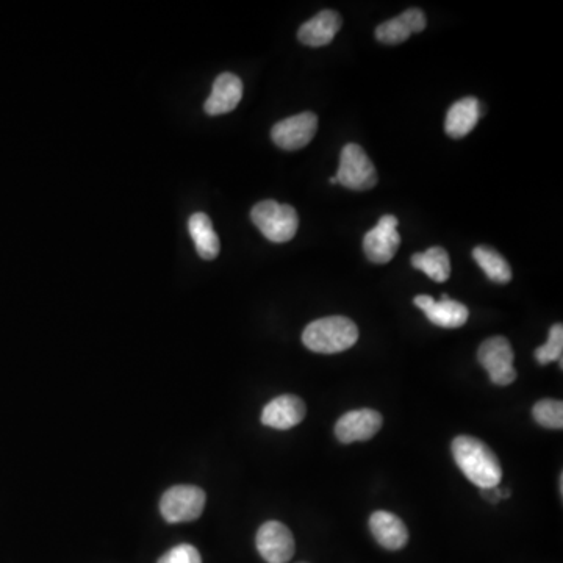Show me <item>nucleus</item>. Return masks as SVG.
<instances>
[{
	"mask_svg": "<svg viewBox=\"0 0 563 563\" xmlns=\"http://www.w3.org/2000/svg\"><path fill=\"white\" fill-rule=\"evenodd\" d=\"M157 563H202V559L198 549L183 543V545L169 549L168 553L163 554Z\"/></svg>",
	"mask_w": 563,
	"mask_h": 563,
	"instance_id": "obj_23",
	"label": "nucleus"
},
{
	"mask_svg": "<svg viewBox=\"0 0 563 563\" xmlns=\"http://www.w3.org/2000/svg\"><path fill=\"white\" fill-rule=\"evenodd\" d=\"M205 496L196 485H176L169 488L160 501V512L168 523H187L198 520L204 512Z\"/></svg>",
	"mask_w": 563,
	"mask_h": 563,
	"instance_id": "obj_5",
	"label": "nucleus"
},
{
	"mask_svg": "<svg viewBox=\"0 0 563 563\" xmlns=\"http://www.w3.org/2000/svg\"><path fill=\"white\" fill-rule=\"evenodd\" d=\"M359 340L356 323L345 316H327L313 321L302 334L305 348L318 354H338Z\"/></svg>",
	"mask_w": 563,
	"mask_h": 563,
	"instance_id": "obj_2",
	"label": "nucleus"
},
{
	"mask_svg": "<svg viewBox=\"0 0 563 563\" xmlns=\"http://www.w3.org/2000/svg\"><path fill=\"white\" fill-rule=\"evenodd\" d=\"M341 26H343V19L337 11H320L318 15L313 16L299 29L298 38L305 46H327V44L332 43Z\"/></svg>",
	"mask_w": 563,
	"mask_h": 563,
	"instance_id": "obj_16",
	"label": "nucleus"
},
{
	"mask_svg": "<svg viewBox=\"0 0 563 563\" xmlns=\"http://www.w3.org/2000/svg\"><path fill=\"white\" fill-rule=\"evenodd\" d=\"M481 495L492 504H498L501 499H504L503 490L499 487L482 488Z\"/></svg>",
	"mask_w": 563,
	"mask_h": 563,
	"instance_id": "obj_24",
	"label": "nucleus"
},
{
	"mask_svg": "<svg viewBox=\"0 0 563 563\" xmlns=\"http://www.w3.org/2000/svg\"><path fill=\"white\" fill-rule=\"evenodd\" d=\"M426 15L420 8H410L404 11L398 18L390 19V21L382 22L381 26L376 29V38L384 44L404 43L409 40L413 33H421L426 29Z\"/></svg>",
	"mask_w": 563,
	"mask_h": 563,
	"instance_id": "obj_14",
	"label": "nucleus"
},
{
	"mask_svg": "<svg viewBox=\"0 0 563 563\" xmlns=\"http://www.w3.org/2000/svg\"><path fill=\"white\" fill-rule=\"evenodd\" d=\"M370 529L376 542L382 548L390 549V551H398L409 542V531H407L406 524L402 523L401 518L396 517L395 513L385 512V510L374 512L370 518Z\"/></svg>",
	"mask_w": 563,
	"mask_h": 563,
	"instance_id": "obj_15",
	"label": "nucleus"
},
{
	"mask_svg": "<svg viewBox=\"0 0 563 563\" xmlns=\"http://www.w3.org/2000/svg\"><path fill=\"white\" fill-rule=\"evenodd\" d=\"M329 182L332 183V185H335V183H338L337 179H335V177H330Z\"/></svg>",
	"mask_w": 563,
	"mask_h": 563,
	"instance_id": "obj_25",
	"label": "nucleus"
},
{
	"mask_svg": "<svg viewBox=\"0 0 563 563\" xmlns=\"http://www.w3.org/2000/svg\"><path fill=\"white\" fill-rule=\"evenodd\" d=\"M481 115V102L477 101L476 97H463L449 108L448 115H446L445 132L456 140L467 137L468 133L476 127Z\"/></svg>",
	"mask_w": 563,
	"mask_h": 563,
	"instance_id": "obj_17",
	"label": "nucleus"
},
{
	"mask_svg": "<svg viewBox=\"0 0 563 563\" xmlns=\"http://www.w3.org/2000/svg\"><path fill=\"white\" fill-rule=\"evenodd\" d=\"M243 99V82L232 72H224L213 83V90L207 102L205 113L210 116L234 112Z\"/></svg>",
	"mask_w": 563,
	"mask_h": 563,
	"instance_id": "obj_13",
	"label": "nucleus"
},
{
	"mask_svg": "<svg viewBox=\"0 0 563 563\" xmlns=\"http://www.w3.org/2000/svg\"><path fill=\"white\" fill-rule=\"evenodd\" d=\"M396 227H398V218L385 215L379 219L377 226L365 235L363 251L370 262L384 265L395 257L401 244V235L398 234Z\"/></svg>",
	"mask_w": 563,
	"mask_h": 563,
	"instance_id": "obj_8",
	"label": "nucleus"
},
{
	"mask_svg": "<svg viewBox=\"0 0 563 563\" xmlns=\"http://www.w3.org/2000/svg\"><path fill=\"white\" fill-rule=\"evenodd\" d=\"M563 352V326L562 324H554L549 330V338L545 345L535 351V359L540 365H548V363L559 362L562 366Z\"/></svg>",
	"mask_w": 563,
	"mask_h": 563,
	"instance_id": "obj_22",
	"label": "nucleus"
},
{
	"mask_svg": "<svg viewBox=\"0 0 563 563\" xmlns=\"http://www.w3.org/2000/svg\"><path fill=\"white\" fill-rule=\"evenodd\" d=\"M337 182L354 191H366L376 187L377 173L370 157L359 144H346L341 151Z\"/></svg>",
	"mask_w": 563,
	"mask_h": 563,
	"instance_id": "obj_4",
	"label": "nucleus"
},
{
	"mask_svg": "<svg viewBox=\"0 0 563 563\" xmlns=\"http://www.w3.org/2000/svg\"><path fill=\"white\" fill-rule=\"evenodd\" d=\"M473 259L481 266L485 276L496 284H509L512 280V269L509 263L495 249L488 246H476L473 249Z\"/></svg>",
	"mask_w": 563,
	"mask_h": 563,
	"instance_id": "obj_20",
	"label": "nucleus"
},
{
	"mask_svg": "<svg viewBox=\"0 0 563 563\" xmlns=\"http://www.w3.org/2000/svg\"><path fill=\"white\" fill-rule=\"evenodd\" d=\"M188 230H190L191 238L196 244V251L199 257L204 260H213L218 257L221 251L218 234L213 227L212 219L208 218L205 213H194L188 221Z\"/></svg>",
	"mask_w": 563,
	"mask_h": 563,
	"instance_id": "obj_18",
	"label": "nucleus"
},
{
	"mask_svg": "<svg viewBox=\"0 0 563 563\" xmlns=\"http://www.w3.org/2000/svg\"><path fill=\"white\" fill-rule=\"evenodd\" d=\"M305 413H307V409H305L304 401L298 396H277L263 409L262 423L277 431H288L304 420Z\"/></svg>",
	"mask_w": 563,
	"mask_h": 563,
	"instance_id": "obj_12",
	"label": "nucleus"
},
{
	"mask_svg": "<svg viewBox=\"0 0 563 563\" xmlns=\"http://www.w3.org/2000/svg\"><path fill=\"white\" fill-rule=\"evenodd\" d=\"M318 130V118L315 113L305 112L277 122L271 130L276 146L285 151H298L305 148Z\"/></svg>",
	"mask_w": 563,
	"mask_h": 563,
	"instance_id": "obj_9",
	"label": "nucleus"
},
{
	"mask_svg": "<svg viewBox=\"0 0 563 563\" xmlns=\"http://www.w3.org/2000/svg\"><path fill=\"white\" fill-rule=\"evenodd\" d=\"M412 266L418 271H423L438 284L446 282L451 276V260H449L448 252L440 246L427 249L423 254H413Z\"/></svg>",
	"mask_w": 563,
	"mask_h": 563,
	"instance_id": "obj_19",
	"label": "nucleus"
},
{
	"mask_svg": "<svg viewBox=\"0 0 563 563\" xmlns=\"http://www.w3.org/2000/svg\"><path fill=\"white\" fill-rule=\"evenodd\" d=\"M255 545L268 563H287L295 556V538L290 529L279 521H266L257 532Z\"/></svg>",
	"mask_w": 563,
	"mask_h": 563,
	"instance_id": "obj_7",
	"label": "nucleus"
},
{
	"mask_svg": "<svg viewBox=\"0 0 563 563\" xmlns=\"http://www.w3.org/2000/svg\"><path fill=\"white\" fill-rule=\"evenodd\" d=\"M535 421L546 429H562L563 404L556 399H543L532 409Z\"/></svg>",
	"mask_w": 563,
	"mask_h": 563,
	"instance_id": "obj_21",
	"label": "nucleus"
},
{
	"mask_svg": "<svg viewBox=\"0 0 563 563\" xmlns=\"http://www.w3.org/2000/svg\"><path fill=\"white\" fill-rule=\"evenodd\" d=\"M251 219L263 237L273 243H287L298 232V213L291 205L276 201L259 202L252 208Z\"/></svg>",
	"mask_w": 563,
	"mask_h": 563,
	"instance_id": "obj_3",
	"label": "nucleus"
},
{
	"mask_svg": "<svg viewBox=\"0 0 563 563\" xmlns=\"http://www.w3.org/2000/svg\"><path fill=\"white\" fill-rule=\"evenodd\" d=\"M382 415L376 410L362 409L345 413L335 424V435L338 442L349 443L366 442L381 431Z\"/></svg>",
	"mask_w": 563,
	"mask_h": 563,
	"instance_id": "obj_10",
	"label": "nucleus"
},
{
	"mask_svg": "<svg viewBox=\"0 0 563 563\" xmlns=\"http://www.w3.org/2000/svg\"><path fill=\"white\" fill-rule=\"evenodd\" d=\"M477 359L487 370L493 384L506 387L517 379V370L513 366L515 354L507 338L493 337L485 340L477 351Z\"/></svg>",
	"mask_w": 563,
	"mask_h": 563,
	"instance_id": "obj_6",
	"label": "nucleus"
},
{
	"mask_svg": "<svg viewBox=\"0 0 563 563\" xmlns=\"http://www.w3.org/2000/svg\"><path fill=\"white\" fill-rule=\"evenodd\" d=\"M413 302L418 309L423 310L427 320L435 326L445 327V329L462 327L470 316L465 305L452 301L448 295H442V299L438 302L432 296L420 295L416 296Z\"/></svg>",
	"mask_w": 563,
	"mask_h": 563,
	"instance_id": "obj_11",
	"label": "nucleus"
},
{
	"mask_svg": "<svg viewBox=\"0 0 563 563\" xmlns=\"http://www.w3.org/2000/svg\"><path fill=\"white\" fill-rule=\"evenodd\" d=\"M452 456L468 481L481 488L498 487L503 468L495 452L484 442L468 435H460L452 442Z\"/></svg>",
	"mask_w": 563,
	"mask_h": 563,
	"instance_id": "obj_1",
	"label": "nucleus"
}]
</instances>
